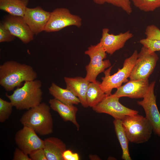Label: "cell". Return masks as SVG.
<instances>
[{
	"mask_svg": "<svg viewBox=\"0 0 160 160\" xmlns=\"http://www.w3.org/2000/svg\"><path fill=\"white\" fill-rule=\"evenodd\" d=\"M37 76L32 66L15 61H7L0 65V84L7 91L19 87L23 82L36 79Z\"/></svg>",
	"mask_w": 160,
	"mask_h": 160,
	"instance_id": "obj_1",
	"label": "cell"
},
{
	"mask_svg": "<svg viewBox=\"0 0 160 160\" xmlns=\"http://www.w3.org/2000/svg\"><path fill=\"white\" fill-rule=\"evenodd\" d=\"M42 82L39 80L26 81L23 86L17 87L11 95L6 96L17 109L28 110L41 103L43 92Z\"/></svg>",
	"mask_w": 160,
	"mask_h": 160,
	"instance_id": "obj_2",
	"label": "cell"
},
{
	"mask_svg": "<svg viewBox=\"0 0 160 160\" xmlns=\"http://www.w3.org/2000/svg\"><path fill=\"white\" fill-rule=\"evenodd\" d=\"M50 107L45 103H41L25 112L20 121L23 126L30 127L40 135H46L53 131V122Z\"/></svg>",
	"mask_w": 160,
	"mask_h": 160,
	"instance_id": "obj_3",
	"label": "cell"
},
{
	"mask_svg": "<svg viewBox=\"0 0 160 160\" xmlns=\"http://www.w3.org/2000/svg\"><path fill=\"white\" fill-rule=\"evenodd\" d=\"M122 126L129 141L139 144L148 141L153 131L148 119L137 114L127 115L122 120Z\"/></svg>",
	"mask_w": 160,
	"mask_h": 160,
	"instance_id": "obj_4",
	"label": "cell"
},
{
	"mask_svg": "<svg viewBox=\"0 0 160 160\" xmlns=\"http://www.w3.org/2000/svg\"><path fill=\"white\" fill-rule=\"evenodd\" d=\"M138 54L137 51L135 50L130 57L124 60L123 67L119 68L117 72L113 74L110 75L112 66L104 71L105 76L102 78V81L100 86L105 94L108 95L111 94L113 89H117L123 83L128 81L127 78L131 74L137 59Z\"/></svg>",
	"mask_w": 160,
	"mask_h": 160,
	"instance_id": "obj_5",
	"label": "cell"
},
{
	"mask_svg": "<svg viewBox=\"0 0 160 160\" xmlns=\"http://www.w3.org/2000/svg\"><path fill=\"white\" fill-rule=\"evenodd\" d=\"M84 53L90 58L89 63L85 67L86 75L85 78L90 82H96L97 76L110 67L111 63L108 60H103L106 57L107 53L99 43L91 45Z\"/></svg>",
	"mask_w": 160,
	"mask_h": 160,
	"instance_id": "obj_6",
	"label": "cell"
},
{
	"mask_svg": "<svg viewBox=\"0 0 160 160\" xmlns=\"http://www.w3.org/2000/svg\"><path fill=\"white\" fill-rule=\"evenodd\" d=\"M159 58L155 52L143 46L139 53L129 78L130 80L148 79L152 73Z\"/></svg>",
	"mask_w": 160,
	"mask_h": 160,
	"instance_id": "obj_7",
	"label": "cell"
},
{
	"mask_svg": "<svg viewBox=\"0 0 160 160\" xmlns=\"http://www.w3.org/2000/svg\"><path fill=\"white\" fill-rule=\"evenodd\" d=\"M81 25L82 19L80 17L71 14L67 8H57L51 12L44 31L55 32L68 26H75L80 28Z\"/></svg>",
	"mask_w": 160,
	"mask_h": 160,
	"instance_id": "obj_8",
	"label": "cell"
},
{
	"mask_svg": "<svg viewBox=\"0 0 160 160\" xmlns=\"http://www.w3.org/2000/svg\"><path fill=\"white\" fill-rule=\"evenodd\" d=\"M119 98L114 94L107 96L103 100L92 108L94 111L98 113H104L112 116L115 119L122 120L127 115L137 114V111L128 108L119 102Z\"/></svg>",
	"mask_w": 160,
	"mask_h": 160,
	"instance_id": "obj_9",
	"label": "cell"
},
{
	"mask_svg": "<svg viewBox=\"0 0 160 160\" xmlns=\"http://www.w3.org/2000/svg\"><path fill=\"white\" fill-rule=\"evenodd\" d=\"M155 81L150 84L147 92L142 100L138 101L137 104L143 108L145 117L151 124L154 134L160 137V113L156 103L154 93Z\"/></svg>",
	"mask_w": 160,
	"mask_h": 160,
	"instance_id": "obj_10",
	"label": "cell"
},
{
	"mask_svg": "<svg viewBox=\"0 0 160 160\" xmlns=\"http://www.w3.org/2000/svg\"><path fill=\"white\" fill-rule=\"evenodd\" d=\"M37 134L31 128L23 126L15 135V141L18 148L28 155L34 150L44 148V140Z\"/></svg>",
	"mask_w": 160,
	"mask_h": 160,
	"instance_id": "obj_11",
	"label": "cell"
},
{
	"mask_svg": "<svg viewBox=\"0 0 160 160\" xmlns=\"http://www.w3.org/2000/svg\"><path fill=\"white\" fill-rule=\"evenodd\" d=\"M2 23L13 36L23 43H28L33 39L34 34L23 17L9 15L5 17Z\"/></svg>",
	"mask_w": 160,
	"mask_h": 160,
	"instance_id": "obj_12",
	"label": "cell"
},
{
	"mask_svg": "<svg viewBox=\"0 0 160 160\" xmlns=\"http://www.w3.org/2000/svg\"><path fill=\"white\" fill-rule=\"evenodd\" d=\"M51 12L41 7H27L23 18L34 35H37L44 30L49 19Z\"/></svg>",
	"mask_w": 160,
	"mask_h": 160,
	"instance_id": "obj_13",
	"label": "cell"
},
{
	"mask_svg": "<svg viewBox=\"0 0 160 160\" xmlns=\"http://www.w3.org/2000/svg\"><path fill=\"white\" fill-rule=\"evenodd\" d=\"M109 31L107 28L103 29L101 37L99 43L106 53L110 55L123 47L126 42L133 36L129 31L117 35L110 34Z\"/></svg>",
	"mask_w": 160,
	"mask_h": 160,
	"instance_id": "obj_14",
	"label": "cell"
},
{
	"mask_svg": "<svg viewBox=\"0 0 160 160\" xmlns=\"http://www.w3.org/2000/svg\"><path fill=\"white\" fill-rule=\"evenodd\" d=\"M149 84L148 79L130 80L117 89L114 95L120 98L127 97L131 98H143Z\"/></svg>",
	"mask_w": 160,
	"mask_h": 160,
	"instance_id": "obj_15",
	"label": "cell"
},
{
	"mask_svg": "<svg viewBox=\"0 0 160 160\" xmlns=\"http://www.w3.org/2000/svg\"><path fill=\"white\" fill-rule=\"evenodd\" d=\"M64 80L66 84V88L71 91L79 98L82 106L84 108L89 107L86 94L90 82L85 78L81 77L73 78L65 77Z\"/></svg>",
	"mask_w": 160,
	"mask_h": 160,
	"instance_id": "obj_16",
	"label": "cell"
},
{
	"mask_svg": "<svg viewBox=\"0 0 160 160\" xmlns=\"http://www.w3.org/2000/svg\"><path fill=\"white\" fill-rule=\"evenodd\" d=\"M50 108L57 112L65 121L71 122L79 130L80 126L76 119L77 108L73 105L65 104L54 98L49 101Z\"/></svg>",
	"mask_w": 160,
	"mask_h": 160,
	"instance_id": "obj_17",
	"label": "cell"
},
{
	"mask_svg": "<svg viewBox=\"0 0 160 160\" xmlns=\"http://www.w3.org/2000/svg\"><path fill=\"white\" fill-rule=\"evenodd\" d=\"M44 141L43 149L48 160H63L62 155L67 149L66 145L61 140L50 137Z\"/></svg>",
	"mask_w": 160,
	"mask_h": 160,
	"instance_id": "obj_18",
	"label": "cell"
},
{
	"mask_svg": "<svg viewBox=\"0 0 160 160\" xmlns=\"http://www.w3.org/2000/svg\"><path fill=\"white\" fill-rule=\"evenodd\" d=\"M49 92L54 98L63 103L69 105H78L80 103L79 98L71 91L63 88L54 83L48 88Z\"/></svg>",
	"mask_w": 160,
	"mask_h": 160,
	"instance_id": "obj_19",
	"label": "cell"
},
{
	"mask_svg": "<svg viewBox=\"0 0 160 160\" xmlns=\"http://www.w3.org/2000/svg\"><path fill=\"white\" fill-rule=\"evenodd\" d=\"M29 0H0V9L9 15L23 17Z\"/></svg>",
	"mask_w": 160,
	"mask_h": 160,
	"instance_id": "obj_20",
	"label": "cell"
},
{
	"mask_svg": "<svg viewBox=\"0 0 160 160\" xmlns=\"http://www.w3.org/2000/svg\"><path fill=\"white\" fill-rule=\"evenodd\" d=\"M100 83L97 81L95 82H90L86 94L87 102L89 107L92 108L95 106L108 95L101 88Z\"/></svg>",
	"mask_w": 160,
	"mask_h": 160,
	"instance_id": "obj_21",
	"label": "cell"
},
{
	"mask_svg": "<svg viewBox=\"0 0 160 160\" xmlns=\"http://www.w3.org/2000/svg\"><path fill=\"white\" fill-rule=\"evenodd\" d=\"M113 124L116 136L122 150L121 158L124 160H131L128 147L129 141L123 127L121 120L114 119Z\"/></svg>",
	"mask_w": 160,
	"mask_h": 160,
	"instance_id": "obj_22",
	"label": "cell"
},
{
	"mask_svg": "<svg viewBox=\"0 0 160 160\" xmlns=\"http://www.w3.org/2000/svg\"><path fill=\"white\" fill-rule=\"evenodd\" d=\"M133 5L142 11H154L160 7V0H131Z\"/></svg>",
	"mask_w": 160,
	"mask_h": 160,
	"instance_id": "obj_23",
	"label": "cell"
},
{
	"mask_svg": "<svg viewBox=\"0 0 160 160\" xmlns=\"http://www.w3.org/2000/svg\"><path fill=\"white\" fill-rule=\"evenodd\" d=\"M95 3L100 5L107 3L120 8L127 13L130 15L132 11L130 0H92Z\"/></svg>",
	"mask_w": 160,
	"mask_h": 160,
	"instance_id": "obj_24",
	"label": "cell"
},
{
	"mask_svg": "<svg viewBox=\"0 0 160 160\" xmlns=\"http://www.w3.org/2000/svg\"><path fill=\"white\" fill-rule=\"evenodd\" d=\"M13 106L11 102L0 98V122H5L11 115Z\"/></svg>",
	"mask_w": 160,
	"mask_h": 160,
	"instance_id": "obj_25",
	"label": "cell"
},
{
	"mask_svg": "<svg viewBox=\"0 0 160 160\" xmlns=\"http://www.w3.org/2000/svg\"><path fill=\"white\" fill-rule=\"evenodd\" d=\"M140 43L151 51H160V40L150 39L146 38L143 39Z\"/></svg>",
	"mask_w": 160,
	"mask_h": 160,
	"instance_id": "obj_26",
	"label": "cell"
},
{
	"mask_svg": "<svg viewBox=\"0 0 160 160\" xmlns=\"http://www.w3.org/2000/svg\"><path fill=\"white\" fill-rule=\"evenodd\" d=\"M145 34L147 39L160 40V29L155 25L148 26L145 29Z\"/></svg>",
	"mask_w": 160,
	"mask_h": 160,
	"instance_id": "obj_27",
	"label": "cell"
},
{
	"mask_svg": "<svg viewBox=\"0 0 160 160\" xmlns=\"http://www.w3.org/2000/svg\"><path fill=\"white\" fill-rule=\"evenodd\" d=\"M13 36L3 25L2 23L0 24V42H9L15 39Z\"/></svg>",
	"mask_w": 160,
	"mask_h": 160,
	"instance_id": "obj_28",
	"label": "cell"
},
{
	"mask_svg": "<svg viewBox=\"0 0 160 160\" xmlns=\"http://www.w3.org/2000/svg\"><path fill=\"white\" fill-rule=\"evenodd\" d=\"M29 155L32 160H48L43 148L34 150Z\"/></svg>",
	"mask_w": 160,
	"mask_h": 160,
	"instance_id": "obj_29",
	"label": "cell"
},
{
	"mask_svg": "<svg viewBox=\"0 0 160 160\" xmlns=\"http://www.w3.org/2000/svg\"><path fill=\"white\" fill-rule=\"evenodd\" d=\"M28 155L19 148H16L14 153L13 160H32Z\"/></svg>",
	"mask_w": 160,
	"mask_h": 160,
	"instance_id": "obj_30",
	"label": "cell"
},
{
	"mask_svg": "<svg viewBox=\"0 0 160 160\" xmlns=\"http://www.w3.org/2000/svg\"><path fill=\"white\" fill-rule=\"evenodd\" d=\"M63 160H79V155L76 153H73L69 150H66L62 155Z\"/></svg>",
	"mask_w": 160,
	"mask_h": 160,
	"instance_id": "obj_31",
	"label": "cell"
}]
</instances>
